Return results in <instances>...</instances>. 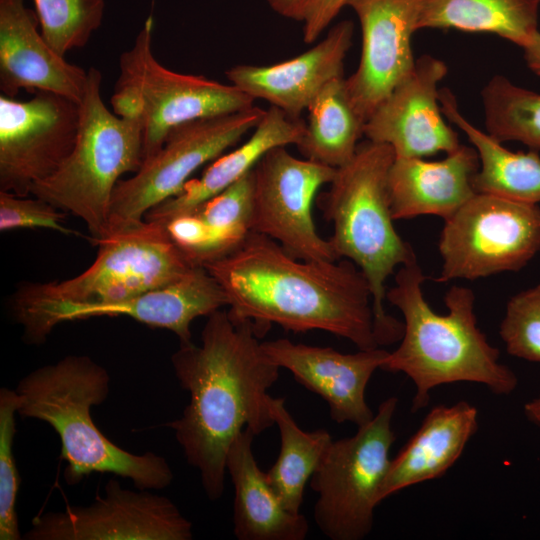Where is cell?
I'll return each mask as SVG.
<instances>
[{
  "label": "cell",
  "mask_w": 540,
  "mask_h": 540,
  "mask_svg": "<svg viewBox=\"0 0 540 540\" xmlns=\"http://www.w3.org/2000/svg\"><path fill=\"white\" fill-rule=\"evenodd\" d=\"M152 32L153 19L149 16L132 47L119 58V76L110 100L115 114L139 121L144 161L184 123L255 106L251 96L232 84L163 66L152 51Z\"/></svg>",
  "instance_id": "ba28073f"
},
{
  "label": "cell",
  "mask_w": 540,
  "mask_h": 540,
  "mask_svg": "<svg viewBox=\"0 0 540 540\" xmlns=\"http://www.w3.org/2000/svg\"><path fill=\"white\" fill-rule=\"evenodd\" d=\"M477 430L478 411L470 403L434 407L391 459L379 490V503L398 491L444 475Z\"/></svg>",
  "instance_id": "44dd1931"
},
{
  "label": "cell",
  "mask_w": 540,
  "mask_h": 540,
  "mask_svg": "<svg viewBox=\"0 0 540 540\" xmlns=\"http://www.w3.org/2000/svg\"><path fill=\"white\" fill-rule=\"evenodd\" d=\"M222 287L229 316L261 335L272 324L322 330L358 349L378 348L368 281L350 260H301L275 240L250 232L229 255L203 265Z\"/></svg>",
  "instance_id": "7a4b0ae2"
},
{
  "label": "cell",
  "mask_w": 540,
  "mask_h": 540,
  "mask_svg": "<svg viewBox=\"0 0 540 540\" xmlns=\"http://www.w3.org/2000/svg\"><path fill=\"white\" fill-rule=\"evenodd\" d=\"M207 317L201 343L180 344L171 356L190 400L182 416L166 426L174 430L187 463L199 471L207 497L217 500L236 436L244 429L258 435L275 424L267 391L280 368L264 355L252 321L234 320L221 309Z\"/></svg>",
  "instance_id": "6da1fadb"
},
{
  "label": "cell",
  "mask_w": 540,
  "mask_h": 540,
  "mask_svg": "<svg viewBox=\"0 0 540 540\" xmlns=\"http://www.w3.org/2000/svg\"><path fill=\"white\" fill-rule=\"evenodd\" d=\"M279 15L302 22L311 0H267Z\"/></svg>",
  "instance_id": "e575fe53"
},
{
  "label": "cell",
  "mask_w": 540,
  "mask_h": 540,
  "mask_svg": "<svg viewBox=\"0 0 540 540\" xmlns=\"http://www.w3.org/2000/svg\"><path fill=\"white\" fill-rule=\"evenodd\" d=\"M446 64L433 56L416 59L411 72L378 105L364 125L367 140L392 147L395 158H424L446 154L461 144L444 120L439 83Z\"/></svg>",
  "instance_id": "2e32d148"
},
{
  "label": "cell",
  "mask_w": 540,
  "mask_h": 540,
  "mask_svg": "<svg viewBox=\"0 0 540 540\" xmlns=\"http://www.w3.org/2000/svg\"><path fill=\"white\" fill-rule=\"evenodd\" d=\"M439 102L444 116L467 136L479 157L473 186L485 193L513 201L540 202V156L536 150L512 152L488 133L475 127L459 111L453 93L442 88Z\"/></svg>",
  "instance_id": "d4e9b609"
},
{
  "label": "cell",
  "mask_w": 540,
  "mask_h": 540,
  "mask_svg": "<svg viewBox=\"0 0 540 540\" xmlns=\"http://www.w3.org/2000/svg\"><path fill=\"white\" fill-rule=\"evenodd\" d=\"M35 12L24 0H0V91L53 92L77 102L88 71L69 63L43 37Z\"/></svg>",
  "instance_id": "ac0fdd59"
},
{
  "label": "cell",
  "mask_w": 540,
  "mask_h": 540,
  "mask_svg": "<svg viewBox=\"0 0 540 540\" xmlns=\"http://www.w3.org/2000/svg\"><path fill=\"white\" fill-rule=\"evenodd\" d=\"M94 245L98 253L81 274L63 281L27 283L13 296V313L28 343H43L52 330L75 313L126 301L185 276L191 264L170 239L165 226L143 220Z\"/></svg>",
  "instance_id": "5b68a950"
},
{
  "label": "cell",
  "mask_w": 540,
  "mask_h": 540,
  "mask_svg": "<svg viewBox=\"0 0 540 540\" xmlns=\"http://www.w3.org/2000/svg\"><path fill=\"white\" fill-rule=\"evenodd\" d=\"M540 0H426L418 30L496 34L522 48L538 30Z\"/></svg>",
  "instance_id": "484cf974"
},
{
  "label": "cell",
  "mask_w": 540,
  "mask_h": 540,
  "mask_svg": "<svg viewBox=\"0 0 540 540\" xmlns=\"http://www.w3.org/2000/svg\"><path fill=\"white\" fill-rule=\"evenodd\" d=\"M527 66L540 77V32H537L531 42L523 48Z\"/></svg>",
  "instance_id": "d590c367"
},
{
  "label": "cell",
  "mask_w": 540,
  "mask_h": 540,
  "mask_svg": "<svg viewBox=\"0 0 540 540\" xmlns=\"http://www.w3.org/2000/svg\"><path fill=\"white\" fill-rule=\"evenodd\" d=\"M261 348L268 360L289 370L297 382L321 396L335 422L361 426L373 418L366 402V387L373 373L381 369L388 351L378 347L345 354L287 338L261 342Z\"/></svg>",
  "instance_id": "e0dca14e"
},
{
  "label": "cell",
  "mask_w": 540,
  "mask_h": 540,
  "mask_svg": "<svg viewBox=\"0 0 540 540\" xmlns=\"http://www.w3.org/2000/svg\"><path fill=\"white\" fill-rule=\"evenodd\" d=\"M524 413L531 423L540 427V395L524 405Z\"/></svg>",
  "instance_id": "8d00e7d4"
},
{
  "label": "cell",
  "mask_w": 540,
  "mask_h": 540,
  "mask_svg": "<svg viewBox=\"0 0 540 540\" xmlns=\"http://www.w3.org/2000/svg\"><path fill=\"white\" fill-rule=\"evenodd\" d=\"M478 170L475 148L462 144L439 161L395 158L388 175L393 219H447L477 193L473 180Z\"/></svg>",
  "instance_id": "ffe728a7"
},
{
  "label": "cell",
  "mask_w": 540,
  "mask_h": 540,
  "mask_svg": "<svg viewBox=\"0 0 540 540\" xmlns=\"http://www.w3.org/2000/svg\"><path fill=\"white\" fill-rule=\"evenodd\" d=\"M270 409L280 433V453L266 471L267 479L287 510L301 513L305 486L333 439L325 429L302 430L283 398L270 396Z\"/></svg>",
  "instance_id": "83f0119b"
},
{
  "label": "cell",
  "mask_w": 540,
  "mask_h": 540,
  "mask_svg": "<svg viewBox=\"0 0 540 540\" xmlns=\"http://www.w3.org/2000/svg\"><path fill=\"white\" fill-rule=\"evenodd\" d=\"M253 169L192 211L165 224L166 231L186 259L203 266L235 251L252 232Z\"/></svg>",
  "instance_id": "7402d4cb"
},
{
  "label": "cell",
  "mask_w": 540,
  "mask_h": 540,
  "mask_svg": "<svg viewBox=\"0 0 540 540\" xmlns=\"http://www.w3.org/2000/svg\"><path fill=\"white\" fill-rule=\"evenodd\" d=\"M253 172L252 232L275 240L297 259L339 260L329 241L318 234L312 216L314 198L333 180L336 168L297 158L286 146H276Z\"/></svg>",
  "instance_id": "7c38bea8"
},
{
  "label": "cell",
  "mask_w": 540,
  "mask_h": 540,
  "mask_svg": "<svg viewBox=\"0 0 540 540\" xmlns=\"http://www.w3.org/2000/svg\"><path fill=\"white\" fill-rule=\"evenodd\" d=\"M17 393L0 389V540H20L16 499L21 478L14 457Z\"/></svg>",
  "instance_id": "4dcf8cb0"
},
{
  "label": "cell",
  "mask_w": 540,
  "mask_h": 540,
  "mask_svg": "<svg viewBox=\"0 0 540 540\" xmlns=\"http://www.w3.org/2000/svg\"><path fill=\"white\" fill-rule=\"evenodd\" d=\"M426 0H347L362 31L356 71L346 78L351 100L366 121L411 72L416 59L411 38Z\"/></svg>",
  "instance_id": "9a60e30c"
},
{
  "label": "cell",
  "mask_w": 540,
  "mask_h": 540,
  "mask_svg": "<svg viewBox=\"0 0 540 540\" xmlns=\"http://www.w3.org/2000/svg\"><path fill=\"white\" fill-rule=\"evenodd\" d=\"M394 159L387 144L359 143L317 200L323 217L333 224L328 241L336 258L353 262L368 281L379 346L399 341L404 331L403 322L385 310L386 280L398 266L417 260L393 223L388 175Z\"/></svg>",
  "instance_id": "8992f818"
},
{
  "label": "cell",
  "mask_w": 540,
  "mask_h": 540,
  "mask_svg": "<svg viewBox=\"0 0 540 540\" xmlns=\"http://www.w3.org/2000/svg\"><path fill=\"white\" fill-rule=\"evenodd\" d=\"M79 102L40 91L28 100L0 95V190L29 196L71 153Z\"/></svg>",
  "instance_id": "4fadbf2b"
},
{
  "label": "cell",
  "mask_w": 540,
  "mask_h": 540,
  "mask_svg": "<svg viewBox=\"0 0 540 540\" xmlns=\"http://www.w3.org/2000/svg\"><path fill=\"white\" fill-rule=\"evenodd\" d=\"M250 429L241 431L226 457L234 486L233 532L239 540H303L309 525L304 515L285 508L253 453Z\"/></svg>",
  "instance_id": "603a6c76"
},
{
  "label": "cell",
  "mask_w": 540,
  "mask_h": 540,
  "mask_svg": "<svg viewBox=\"0 0 540 540\" xmlns=\"http://www.w3.org/2000/svg\"><path fill=\"white\" fill-rule=\"evenodd\" d=\"M87 71L75 145L51 176L32 186L30 195L82 219L94 245L108 232L110 202L120 177L136 173L143 164V130L137 119L107 108L101 72L95 67Z\"/></svg>",
  "instance_id": "52a82bcc"
},
{
  "label": "cell",
  "mask_w": 540,
  "mask_h": 540,
  "mask_svg": "<svg viewBox=\"0 0 540 540\" xmlns=\"http://www.w3.org/2000/svg\"><path fill=\"white\" fill-rule=\"evenodd\" d=\"M397 403L396 397L387 398L353 436L333 440L311 477V489L318 494L314 520L331 540H362L372 530L395 441Z\"/></svg>",
  "instance_id": "9c48e42d"
},
{
  "label": "cell",
  "mask_w": 540,
  "mask_h": 540,
  "mask_svg": "<svg viewBox=\"0 0 540 540\" xmlns=\"http://www.w3.org/2000/svg\"><path fill=\"white\" fill-rule=\"evenodd\" d=\"M15 391L17 414L43 421L58 434L68 484L75 485L92 473L127 478L142 490H161L172 483L174 474L164 457L126 451L97 428L91 409L107 399L110 376L92 358L69 355L36 368Z\"/></svg>",
  "instance_id": "277c9868"
},
{
  "label": "cell",
  "mask_w": 540,
  "mask_h": 540,
  "mask_svg": "<svg viewBox=\"0 0 540 540\" xmlns=\"http://www.w3.org/2000/svg\"><path fill=\"white\" fill-rule=\"evenodd\" d=\"M64 212L38 198L0 190V231L46 228L65 235H79L63 224Z\"/></svg>",
  "instance_id": "d6a6232c"
},
{
  "label": "cell",
  "mask_w": 540,
  "mask_h": 540,
  "mask_svg": "<svg viewBox=\"0 0 540 540\" xmlns=\"http://www.w3.org/2000/svg\"><path fill=\"white\" fill-rule=\"evenodd\" d=\"M302 138L296 144L303 158L339 168L356 153L365 121L348 93L346 78L328 82L307 108Z\"/></svg>",
  "instance_id": "4316f807"
},
{
  "label": "cell",
  "mask_w": 540,
  "mask_h": 540,
  "mask_svg": "<svg viewBox=\"0 0 540 540\" xmlns=\"http://www.w3.org/2000/svg\"><path fill=\"white\" fill-rule=\"evenodd\" d=\"M438 282L519 271L540 250V207L476 193L444 220Z\"/></svg>",
  "instance_id": "8fae6325"
},
{
  "label": "cell",
  "mask_w": 540,
  "mask_h": 540,
  "mask_svg": "<svg viewBox=\"0 0 540 540\" xmlns=\"http://www.w3.org/2000/svg\"><path fill=\"white\" fill-rule=\"evenodd\" d=\"M426 279L417 260L400 266L386 299L404 319L400 345L389 352L381 369L401 372L414 383L412 412L427 406L437 386L472 382L497 395L511 394L515 373L499 362L500 352L477 326L475 295L470 288L452 286L444 297L448 314H437L425 300Z\"/></svg>",
  "instance_id": "3957f363"
},
{
  "label": "cell",
  "mask_w": 540,
  "mask_h": 540,
  "mask_svg": "<svg viewBox=\"0 0 540 540\" xmlns=\"http://www.w3.org/2000/svg\"><path fill=\"white\" fill-rule=\"evenodd\" d=\"M264 113L265 110L253 106L174 128L161 148L132 177L117 183L110 202L106 236L143 222L149 210L177 195L197 169L253 131Z\"/></svg>",
  "instance_id": "30bf717a"
},
{
  "label": "cell",
  "mask_w": 540,
  "mask_h": 540,
  "mask_svg": "<svg viewBox=\"0 0 540 540\" xmlns=\"http://www.w3.org/2000/svg\"><path fill=\"white\" fill-rule=\"evenodd\" d=\"M487 133L540 150V94L495 75L481 92Z\"/></svg>",
  "instance_id": "f1b7e54d"
},
{
  "label": "cell",
  "mask_w": 540,
  "mask_h": 540,
  "mask_svg": "<svg viewBox=\"0 0 540 540\" xmlns=\"http://www.w3.org/2000/svg\"><path fill=\"white\" fill-rule=\"evenodd\" d=\"M353 33L352 21H339L304 53L273 65H236L225 72L226 78L254 100H265L300 118L328 82L344 76Z\"/></svg>",
  "instance_id": "d6986e66"
},
{
  "label": "cell",
  "mask_w": 540,
  "mask_h": 540,
  "mask_svg": "<svg viewBox=\"0 0 540 540\" xmlns=\"http://www.w3.org/2000/svg\"><path fill=\"white\" fill-rule=\"evenodd\" d=\"M192 523L167 497L123 488L110 479L86 506H69L32 520L26 540H190Z\"/></svg>",
  "instance_id": "5bb4252c"
},
{
  "label": "cell",
  "mask_w": 540,
  "mask_h": 540,
  "mask_svg": "<svg viewBox=\"0 0 540 540\" xmlns=\"http://www.w3.org/2000/svg\"><path fill=\"white\" fill-rule=\"evenodd\" d=\"M347 0H311L303 19V40L315 42L338 16Z\"/></svg>",
  "instance_id": "836d02e7"
},
{
  "label": "cell",
  "mask_w": 540,
  "mask_h": 540,
  "mask_svg": "<svg viewBox=\"0 0 540 540\" xmlns=\"http://www.w3.org/2000/svg\"><path fill=\"white\" fill-rule=\"evenodd\" d=\"M43 37L60 55L84 47L99 29L104 0H33Z\"/></svg>",
  "instance_id": "f546056e"
},
{
  "label": "cell",
  "mask_w": 540,
  "mask_h": 540,
  "mask_svg": "<svg viewBox=\"0 0 540 540\" xmlns=\"http://www.w3.org/2000/svg\"><path fill=\"white\" fill-rule=\"evenodd\" d=\"M499 334L508 354L540 363V283L510 298Z\"/></svg>",
  "instance_id": "1f68e13d"
},
{
  "label": "cell",
  "mask_w": 540,
  "mask_h": 540,
  "mask_svg": "<svg viewBox=\"0 0 540 540\" xmlns=\"http://www.w3.org/2000/svg\"><path fill=\"white\" fill-rule=\"evenodd\" d=\"M304 130L305 122L301 118L270 106L243 144L213 160L200 177L190 179L177 195L149 210L144 220L164 225L170 219L192 211L252 170L270 149L296 145Z\"/></svg>",
  "instance_id": "cb8c5ba5"
}]
</instances>
